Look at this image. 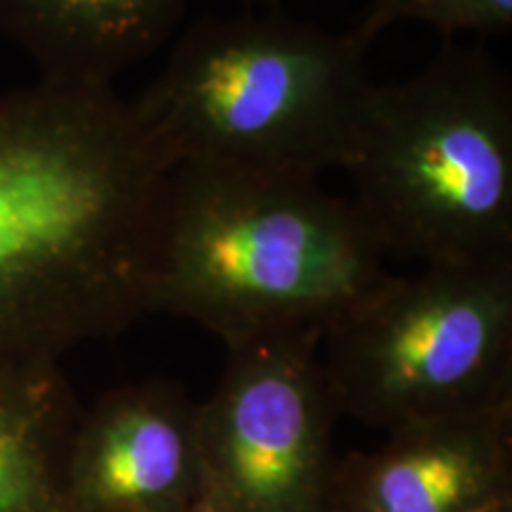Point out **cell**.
Here are the masks:
<instances>
[{"mask_svg":"<svg viewBox=\"0 0 512 512\" xmlns=\"http://www.w3.org/2000/svg\"><path fill=\"white\" fill-rule=\"evenodd\" d=\"M399 22L427 24L446 41H456L460 34H508L512 0H370L351 31L373 46L384 29Z\"/></svg>","mask_w":512,"mask_h":512,"instance_id":"obj_11","label":"cell"},{"mask_svg":"<svg viewBox=\"0 0 512 512\" xmlns=\"http://www.w3.org/2000/svg\"><path fill=\"white\" fill-rule=\"evenodd\" d=\"M370 46L278 10L204 17L133 112L171 171L347 169L375 81Z\"/></svg>","mask_w":512,"mask_h":512,"instance_id":"obj_3","label":"cell"},{"mask_svg":"<svg viewBox=\"0 0 512 512\" xmlns=\"http://www.w3.org/2000/svg\"><path fill=\"white\" fill-rule=\"evenodd\" d=\"M169 176L114 88L0 91V366L150 316Z\"/></svg>","mask_w":512,"mask_h":512,"instance_id":"obj_1","label":"cell"},{"mask_svg":"<svg viewBox=\"0 0 512 512\" xmlns=\"http://www.w3.org/2000/svg\"><path fill=\"white\" fill-rule=\"evenodd\" d=\"M320 361L337 413L387 432L512 403V264L387 273L325 325Z\"/></svg>","mask_w":512,"mask_h":512,"instance_id":"obj_5","label":"cell"},{"mask_svg":"<svg viewBox=\"0 0 512 512\" xmlns=\"http://www.w3.org/2000/svg\"><path fill=\"white\" fill-rule=\"evenodd\" d=\"M249 5H264L266 10H278L280 0H247Z\"/></svg>","mask_w":512,"mask_h":512,"instance_id":"obj_13","label":"cell"},{"mask_svg":"<svg viewBox=\"0 0 512 512\" xmlns=\"http://www.w3.org/2000/svg\"><path fill=\"white\" fill-rule=\"evenodd\" d=\"M512 501V403L396 427L339 458L330 512H486Z\"/></svg>","mask_w":512,"mask_h":512,"instance_id":"obj_8","label":"cell"},{"mask_svg":"<svg viewBox=\"0 0 512 512\" xmlns=\"http://www.w3.org/2000/svg\"><path fill=\"white\" fill-rule=\"evenodd\" d=\"M320 339L323 328H297L230 347L197 403L207 496L228 512H330L339 413Z\"/></svg>","mask_w":512,"mask_h":512,"instance_id":"obj_6","label":"cell"},{"mask_svg":"<svg viewBox=\"0 0 512 512\" xmlns=\"http://www.w3.org/2000/svg\"><path fill=\"white\" fill-rule=\"evenodd\" d=\"M185 0H0V34L46 83L112 88L174 36Z\"/></svg>","mask_w":512,"mask_h":512,"instance_id":"obj_9","label":"cell"},{"mask_svg":"<svg viewBox=\"0 0 512 512\" xmlns=\"http://www.w3.org/2000/svg\"><path fill=\"white\" fill-rule=\"evenodd\" d=\"M81 413L62 366H0V512H67L64 465Z\"/></svg>","mask_w":512,"mask_h":512,"instance_id":"obj_10","label":"cell"},{"mask_svg":"<svg viewBox=\"0 0 512 512\" xmlns=\"http://www.w3.org/2000/svg\"><path fill=\"white\" fill-rule=\"evenodd\" d=\"M204 496L197 403L181 384H126L81 413L64 465L67 512H190Z\"/></svg>","mask_w":512,"mask_h":512,"instance_id":"obj_7","label":"cell"},{"mask_svg":"<svg viewBox=\"0 0 512 512\" xmlns=\"http://www.w3.org/2000/svg\"><path fill=\"white\" fill-rule=\"evenodd\" d=\"M486 512H512V501H505L501 505H494V508H489Z\"/></svg>","mask_w":512,"mask_h":512,"instance_id":"obj_14","label":"cell"},{"mask_svg":"<svg viewBox=\"0 0 512 512\" xmlns=\"http://www.w3.org/2000/svg\"><path fill=\"white\" fill-rule=\"evenodd\" d=\"M354 204L316 176L181 166L169 176L152 313L226 347L323 328L387 275Z\"/></svg>","mask_w":512,"mask_h":512,"instance_id":"obj_2","label":"cell"},{"mask_svg":"<svg viewBox=\"0 0 512 512\" xmlns=\"http://www.w3.org/2000/svg\"><path fill=\"white\" fill-rule=\"evenodd\" d=\"M344 171L382 254L512 264V86L482 46L446 41L418 74L375 83Z\"/></svg>","mask_w":512,"mask_h":512,"instance_id":"obj_4","label":"cell"},{"mask_svg":"<svg viewBox=\"0 0 512 512\" xmlns=\"http://www.w3.org/2000/svg\"><path fill=\"white\" fill-rule=\"evenodd\" d=\"M190 512H228L226 508H223V505H219L214 501V498H209V496H204V501L197 505V508H192Z\"/></svg>","mask_w":512,"mask_h":512,"instance_id":"obj_12","label":"cell"}]
</instances>
